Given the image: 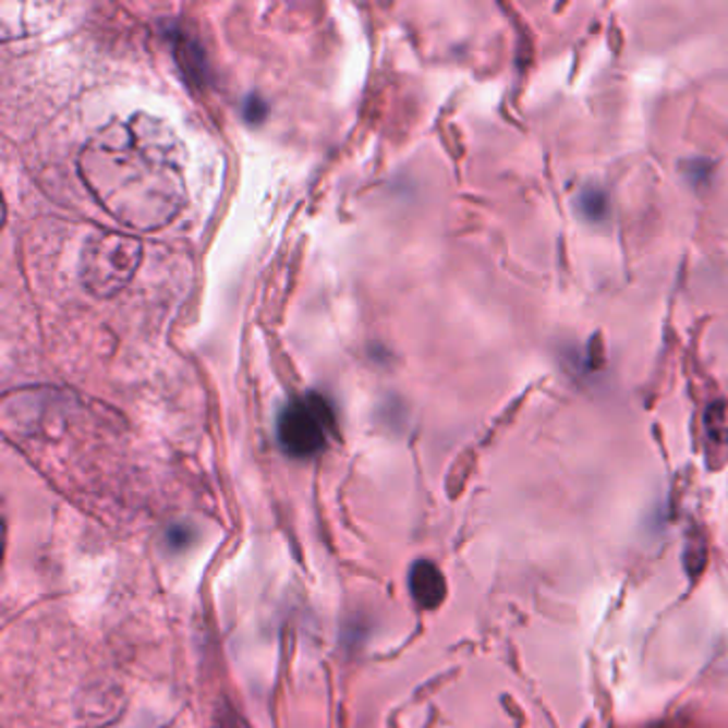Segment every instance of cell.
Masks as SVG:
<instances>
[{
  "label": "cell",
  "mask_w": 728,
  "mask_h": 728,
  "mask_svg": "<svg viewBox=\"0 0 728 728\" xmlns=\"http://www.w3.org/2000/svg\"><path fill=\"white\" fill-rule=\"evenodd\" d=\"M411 596L421 609H436L447 596V581L440 569L429 560H416L409 574Z\"/></svg>",
  "instance_id": "cell-4"
},
{
  "label": "cell",
  "mask_w": 728,
  "mask_h": 728,
  "mask_svg": "<svg viewBox=\"0 0 728 728\" xmlns=\"http://www.w3.org/2000/svg\"><path fill=\"white\" fill-rule=\"evenodd\" d=\"M142 259V244L120 233H101L90 238L82 257L84 284L95 295L118 293L135 274Z\"/></svg>",
  "instance_id": "cell-3"
},
{
  "label": "cell",
  "mask_w": 728,
  "mask_h": 728,
  "mask_svg": "<svg viewBox=\"0 0 728 728\" xmlns=\"http://www.w3.org/2000/svg\"><path fill=\"white\" fill-rule=\"evenodd\" d=\"M577 211L585 218V220H592V222H598L605 218L607 214V195L598 189H587L583 191L579 197H577V204H574Z\"/></svg>",
  "instance_id": "cell-5"
},
{
  "label": "cell",
  "mask_w": 728,
  "mask_h": 728,
  "mask_svg": "<svg viewBox=\"0 0 728 728\" xmlns=\"http://www.w3.org/2000/svg\"><path fill=\"white\" fill-rule=\"evenodd\" d=\"M82 175L101 208L131 227L153 229L182 208L171 146L137 118L105 131L84 150Z\"/></svg>",
  "instance_id": "cell-1"
},
{
  "label": "cell",
  "mask_w": 728,
  "mask_h": 728,
  "mask_svg": "<svg viewBox=\"0 0 728 728\" xmlns=\"http://www.w3.org/2000/svg\"><path fill=\"white\" fill-rule=\"evenodd\" d=\"M336 432L331 402L316 393H304L284 404L276 421V436L287 456L308 460L320 453Z\"/></svg>",
  "instance_id": "cell-2"
}]
</instances>
